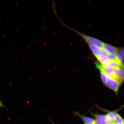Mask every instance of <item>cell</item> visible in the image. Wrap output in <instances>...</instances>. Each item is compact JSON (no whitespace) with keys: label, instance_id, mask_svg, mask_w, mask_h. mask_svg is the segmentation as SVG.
<instances>
[{"label":"cell","instance_id":"obj_3","mask_svg":"<svg viewBox=\"0 0 124 124\" xmlns=\"http://www.w3.org/2000/svg\"><path fill=\"white\" fill-rule=\"evenodd\" d=\"M96 65L97 69L100 70L101 72L103 73L108 77L117 81L113 70L105 67L100 63H96Z\"/></svg>","mask_w":124,"mask_h":124},{"label":"cell","instance_id":"obj_8","mask_svg":"<svg viewBox=\"0 0 124 124\" xmlns=\"http://www.w3.org/2000/svg\"><path fill=\"white\" fill-rule=\"evenodd\" d=\"M75 114L80 117L85 124H96L95 120L91 118L83 115L77 112L75 113Z\"/></svg>","mask_w":124,"mask_h":124},{"label":"cell","instance_id":"obj_13","mask_svg":"<svg viewBox=\"0 0 124 124\" xmlns=\"http://www.w3.org/2000/svg\"><path fill=\"white\" fill-rule=\"evenodd\" d=\"M0 107L1 108H6V109H7L6 107L5 106L3 105L2 103H1L0 100Z\"/></svg>","mask_w":124,"mask_h":124},{"label":"cell","instance_id":"obj_9","mask_svg":"<svg viewBox=\"0 0 124 124\" xmlns=\"http://www.w3.org/2000/svg\"><path fill=\"white\" fill-rule=\"evenodd\" d=\"M117 61L118 62L122 67L124 68L123 60L124 49L123 48L118 49L115 54Z\"/></svg>","mask_w":124,"mask_h":124},{"label":"cell","instance_id":"obj_7","mask_svg":"<svg viewBox=\"0 0 124 124\" xmlns=\"http://www.w3.org/2000/svg\"><path fill=\"white\" fill-rule=\"evenodd\" d=\"M103 66L106 68H110V69L113 70L122 68L118 62L117 61H114V60H109L106 64Z\"/></svg>","mask_w":124,"mask_h":124},{"label":"cell","instance_id":"obj_10","mask_svg":"<svg viewBox=\"0 0 124 124\" xmlns=\"http://www.w3.org/2000/svg\"><path fill=\"white\" fill-rule=\"evenodd\" d=\"M97 59L99 62H100V64L103 66L109 60L107 56L103 53H102Z\"/></svg>","mask_w":124,"mask_h":124},{"label":"cell","instance_id":"obj_1","mask_svg":"<svg viewBox=\"0 0 124 124\" xmlns=\"http://www.w3.org/2000/svg\"><path fill=\"white\" fill-rule=\"evenodd\" d=\"M100 74L102 81L103 83L109 89L117 93L120 84L116 80L108 77L101 71Z\"/></svg>","mask_w":124,"mask_h":124},{"label":"cell","instance_id":"obj_16","mask_svg":"<svg viewBox=\"0 0 124 124\" xmlns=\"http://www.w3.org/2000/svg\"></svg>","mask_w":124,"mask_h":124},{"label":"cell","instance_id":"obj_2","mask_svg":"<svg viewBox=\"0 0 124 124\" xmlns=\"http://www.w3.org/2000/svg\"><path fill=\"white\" fill-rule=\"evenodd\" d=\"M71 30H73L76 32L79 35H80L85 41L88 44H93L98 46L99 47L102 48L103 47L104 43L98 39L96 38L89 36L84 34L78 31L71 28Z\"/></svg>","mask_w":124,"mask_h":124},{"label":"cell","instance_id":"obj_5","mask_svg":"<svg viewBox=\"0 0 124 124\" xmlns=\"http://www.w3.org/2000/svg\"><path fill=\"white\" fill-rule=\"evenodd\" d=\"M115 74L117 81L121 84L124 80V69L122 68L113 70Z\"/></svg>","mask_w":124,"mask_h":124},{"label":"cell","instance_id":"obj_14","mask_svg":"<svg viewBox=\"0 0 124 124\" xmlns=\"http://www.w3.org/2000/svg\"><path fill=\"white\" fill-rule=\"evenodd\" d=\"M48 118L49 119V120H50V121L51 122V123H52V124H55L54 123V122H53V121L52 120V119L50 118V117H48Z\"/></svg>","mask_w":124,"mask_h":124},{"label":"cell","instance_id":"obj_12","mask_svg":"<svg viewBox=\"0 0 124 124\" xmlns=\"http://www.w3.org/2000/svg\"><path fill=\"white\" fill-rule=\"evenodd\" d=\"M114 122L115 124H124V120L120 115L117 114L114 119Z\"/></svg>","mask_w":124,"mask_h":124},{"label":"cell","instance_id":"obj_11","mask_svg":"<svg viewBox=\"0 0 124 124\" xmlns=\"http://www.w3.org/2000/svg\"><path fill=\"white\" fill-rule=\"evenodd\" d=\"M117 113L116 111H110L106 115L107 118L108 123L114 122V120Z\"/></svg>","mask_w":124,"mask_h":124},{"label":"cell","instance_id":"obj_4","mask_svg":"<svg viewBox=\"0 0 124 124\" xmlns=\"http://www.w3.org/2000/svg\"><path fill=\"white\" fill-rule=\"evenodd\" d=\"M96 124H107L108 123L106 115L102 114H94Z\"/></svg>","mask_w":124,"mask_h":124},{"label":"cell","instance_id":"obj_15","mask_svg":"<svg viewBox=\"0 0 124 124\" xmlns=\"http://www.w3.org/2000/svg\"><path fill=\"white\" fill-rule=\"evenodd\" d=\"M107 124H116L114 122H112V123H108Z\"/></svg>","mask_w":124,"mask_h":124},{"label":"cell","instance_id":"obj_6","mask_svg":"<svg viewBox=\"0 0 124 124\" xmlns=\"http://www.w3.org/2000/svg\"><path fill=\"white\" fill-rule=\"evenodd\" d=\"M90 49L97 58L103 53L101 48L93 44H89Z\"/></svg>","mask_w":124,"mask_h":124}]
</instances>
